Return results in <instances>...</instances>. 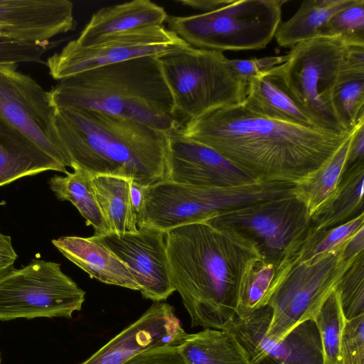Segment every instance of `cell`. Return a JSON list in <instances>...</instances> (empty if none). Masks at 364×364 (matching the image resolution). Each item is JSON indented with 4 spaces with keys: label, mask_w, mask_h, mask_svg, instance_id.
Returning <instances> with one entry per match:
<instances>
[{
    "label": "cell",
    "mask_w": 364,
    "mask_h": 364,
    "mask_svg": "<svg viewBox=\"0 0 364 364\" xmlns=\"http://www.w3.org/2000/svg\"><path fill=\"white\" fill-rule=\"evenodd\" d=\"M348 45L340 36L316 37L291 48L277 65L281 77L302 111L322 129L343 132L335 117L332 95Z\"/></svg>",
    "instance_id": "ba28073f"
},
{
    "label": "cell",
    "mask_w": 364,
    "mask_h": 364,
    "mask_svg": "<svg viewBox=\"0 0 364 364\" xmlns=\"http://www.w3.org/2000/svg\"><path fill=\"white\" fill-rule=\"evenodd\" d=\"M49 92L55 109L87 108L137 121L166 134L181 130L156 56H143L61 80Z\"/></svg>",
    "instance_id": "277c9868"
},
{
    "label": "cell",
    "mask_w": 364,
    "mask_h": 364,
    "mask_svg": "<svg viewBox=\"0 0 364 364\" xmlns=\"http://www.w3.org/2000/svg\"><path fill=\"white\" fill-rule=\"evenodd\" d=\"M232 0H178V4L183 6L201 11L202 13H207L223 7Z\"/></svg>",
    "instance_id": "b9f144b4"
},
{
    "label": "cell",
    "mask_w": 364,
    "mask_h": 364,
    "mask_svg": "<svg viewBox=\"0 0 364 364\" xmlns=\"http://www.w3.org/2000/svg\"><path fill=\"white\" fill-rule=\"evenodd\" d=\"M287 0H232L216 10L168 16V29L189 46L219 52L259 50L272 41Z\"/></svg>",
    "instance_id": "52a82bcc"
},
{
    "label": "cell",
    "mask_w": 364,
    "mask_h": 364,
    "mask_svg": "<svg viewBox=\"0 0 364 364\" xmlns=\"http://www.w3.org/2000/svg\"><path fill=\"white\" fill-rule=\"evenodd\" d=\"M336 289L346 320L364 314V252L346 270Z\"/></svg>",
    "instance_id": "836d02e7"
},
{
    "label": "cell",
    "mask_w": 364,
    "mask_h": 364,
    "mask_svg": "<svg viewBox=\"0 0 364 364\" xmlns=\"http://www.w3.org/2000/svg\"><path fill=\"white\" fill-rule=\"evenodd\" d=\"M72 168L73 171H68L65 176L55 175L50 178L51 191L58 200L70 201L75 206L87 225L93 228L95 235L110 232L95 198L92 176L77 166H73Z\"/></svg>",
    "instance_id": "484cf974"
},
{
    "label": "cell",
    "mask_w": 364,
    "mask_h": 364,
    "mask_svg": "<svg viewBox=\"0 0 364 364\" xmlns=\"http://www.w3.org/2000/svg\"><path fill=\"white\" fill-rule=\"evenodd\" d=\"M205 222L234 231L276 265L292 259L311 227L307 207L295 194L242 207Z\"/></svg>",
    "instance_id": "9c48e42d"
},
{
    "label": "cell",
    "mask_w": 364,
    "mask_h": 364,
    "mask_svg": "<svg viewBox=\"0 0 364 364\" xmlns=\"http://www.w3.org/2000/svg\"><path fill=\"white\" fill-rule=\"evenodd\" d=\"M336 120L343 131L350 132L364 119V73L340 71L332 95Z\"/></svg>",
    "instance_id": "f546056e"
},
{
    "label": "cell",
    "mask_w": 364,
    "mask_h": 364,
    "mask_svg": "<svg viewBox=\"0 0 364 364\" xmlns=\"http://www.w3.org/2000/svg\"><path fill=\"white\" fill-rule=\"evenodd\" d=\"M362 227H364V213L328 230H318L311 226L305 240L295 254L293 262L312 260L338 247Z\"/></svg>",
    "instance_id": "1f68e13d"
},
{
    "label": "cell",
    "mask_w": 364,
    "mask_h": 364,
    "mask_svg": "<svg viewBox=\"0 0 364 364\" xmlns=\"http://www.w3.org/2000/svg\"><path fill=\"white\" fill-rule=\"evenodd\" d=\"M294 191L295 184L277 181L203 187L166 180L145 188L143 213L137 227L166 232L249 205L293 195Z\"/></svg>",
    "instance_id": "5b68a950"
},
{
    "label": "cell",
    "mask_w": 364,
    "mask_h": 364,
    "mask_svg": "<svg viewBox=\"0 0 364 364\" xmlns=\"http://www.w3.org/2000/svg\"><path fill=\"white\" fill-rule=\"evenodd\" d=\"M0 364H1V358H0Z\"/></svg>",
    "instance_id": "f6af8a7d"
},
{
    "label": "cell",
    "mask_w": 364,
    "mask_h": 364,
    "mask_svg": "<svg viewBox=\"0 0 364 364\" xmlns=\"http://www.w3.org/2000/svg\"><path fill=\"white\" fill-rule=\"evenodd\" d=\"M123 364H188L177 346H164L144 350Z\"/></svg>",
    "instance_id": "74e56055"
},
{
    "label": "cell",
    "mask_w": 364,
    "mask_h": 364,
    "mask_svg": "<svg viewBox=\"0 0 364 364\" xmlns=\"http://www.w3.org/2000/svg\"><path fill=\"white\" fill-rule=\"evenodd\" d=\"M341 37L349 45L364 46V0L336 13L318 31L316 37Z\"/></svg>",
    "instance_id": "d6a6232c"
},
{
    "label": "cell",
    "mask_w": 364,
    "mask_h": 364,
    "mask_svg": "<svg viewBox=\"0 0 364 364\" xmlns=\"http://www.w3.org/2000/svg\"><path fill=\"white\" fill-rule=\"evenodd\" d=\"M272 309L266 305L247 315L235 316L223 328L232 333L251 364H323L322 346L314 319L294 327L284 338L267 336Z\"/></svg>",
    "instance_id": "5bb4252c"
},
{
    "label": "cell",
    "mask_w": 364,
    "mask_h": 364,
    "mask_svg": "<svg viewBox=\"0 0 364 364\" xmlns=\"http://www.w3.org/2000/svg\"><path fill=\"white\" fill-rule=\"evenodd\" d=\"M131 181L119 176H92L95 198L110 232L124 235L139 231L130 197Z\"/></svg>",
    "instance_id": "d4e9b609"
},
{
    "label": "cell",
    "mask_w": 364,
    "mask_h": 364,
    "mask_svg": "<svg viewBox=\"0 0 364 364\" xmlns=\"http://www.w3.org/2000/svg\"><path fill=\"white\" fill-rule=\"evenodd\" d=\"M187 335L174 308L156 301L136 321L79 364H123L149 349L178 346Z\"/></svg>",
    "instance_id": "e0dca14e"
},
{
    "label": "cell",
    "mask_w": 364,
    "mask_h": 364,
    "mask_svg": "<svg viewBox=\"0 0 364 364\" xmlns=\"http://www.w3.org/2000/svg\"><path fill=\"white\" fill-rule=\"evenodd\" d=\"M170 279L192 327L223 329L236 316L240 280L247 263L260 257L232 230L206 222L166 232Z\"/></svg>",
    "instance_id": "7a4b0ae2"
},
{
    "label": "cell",
    "mask_w": 364,
    "mask_h": 364,
    "mask_svg": "<svg viewBox=\"0 0 364 364\" xmlns=\"http://www.w3.org/2000/svg\"><path fill=\"white\" fill-rule=\"evenodd\" d=\"M364 162L346 169L334 193L311 215V226L328 230L363 214Z\"/></svg>",
    "instance_id": "603a6c76"
},
{
    "label": "cell",
    "mask_w": 364,
    "mask_h": 364,
    "mask_svg": "<svg viewBox=\"0 0 364 364\" xmlns=\"http://www.w3.org/2000/svg\"><path fill=\"white\" fill-rule=\"evenodd\" d=\"M319 333L323 364H341V343L346 318L335 289L313 318Z\"/></svg>",
    "instance_id": "4dcf8cb0"
},
{
    "label": "cell",
    "mask_w": 364,
    "mask_h": 364,
    "mask_svg": "<svg viewBox=\"0 0 364 364\" xmlns=\"http://www.w3.org/2000/svg\"><path fill=\"white\" fill-rule=\"evenodd\" d=\"M92 236L130 269L144 298L163 301L176 291L170 279L165 232L142 227L136 233Z\"/></svg>",
    "instance_id": "9a60e30c"
},
{
    "label": "cell",
    "mask_w": 364,
    "mask_h": 364,
    "mask_svg": "<svg viewBox=\"0 0 364 364\" xmlns=\"http://www.w3.org/2000/svg\"><path fill=\"white\" fill-rule=\"evenodd\" d=\"M363 162H364V119L359 122L353 134L343 171Z\"/></svg>",
    "instance_id": "f35d334b"
},
{
    "label": "cell",
    "mask_w": 364,
    "mask_h": 364,
    "mask_svg": "<svg viewBox=\"0 0 364 364\" xmlns=\"http://www.w3.org/2000/svg\"><path fill=\"white\" fill-rule=\"evenodd\" d=\"M344 243L312 260L291 263L267 304L272 309L269 337L281 340L299 323L314 318L353 263L343 259Z\"/></svg>",
    "instance_id": "8fae6325"
},
{
    "label": "cell",
    "mask_w": 364,
    "mask_h": 364,
    "mask_svg": "<svg viewBox=\"0 0 364 364\" xmlns=\"http://www.w3.org/2000/svg\"><path fill=\"white\" fill-rule=\"evenodd\" d=\"M157 60L182 127L245 98L247 82L232 70L222 52L188 46Z\"/></svg>",
    "instance_id": "8992f818"
},
{
    "label": "cell",
    "mask_w": 364,
    "mask_h": 364,
    "mask_svg": "<svg viewBox=\"0 0 364 364\" xmlns=\"http://www.w3.org/2000/svg\"><path fill=\"white\" fill-rule=\"evenodd\" d=\"M340 356L341 364H364V314L346 319Z\"/></svg>",
    "instance_id": "d590c367"
},
{
    "label": "cell",
    "mask_w": 364,
    "mask_h": 364,
    "mask_svg": "<svg viewBox=\"0 0 364 364\" xmlns=\"http://www.w3.org/2000/svg\"><path fill=\"white\" fill-rule=\"evenodd\" d=\"M46 171L68 172L0 115V187Z\"/></svg>",
    "instance_id": "7402d4cb"
},
{
    "label": "cell",
    "mask_w": 364,
    "mask_h": 364,
    "mask_svg": "<svg viewBox=\"0 0 364 364\" xmlns=\"http://www.w3.org/2000/svg\"><path fill=\"white\" fill-rule=\"evenodd\" d=\"M167 162L168 180L182 184L230 187L262 180L180 130L167 134Z\"/></svg>",
    "instance_id": "2e32d148"
},
{
    "label": "cell",
    "mask_w": 364,
    "mask_h": 364,
    "mask_svg": "<svg viewBox=\"0 0 364 364\" xmlns=\"http://www.w3.org/2000/svg\"><path fill=\"white\" fill-rule=\"evenodd\" d=\"M357 0H305L295 14L280 23L274 38L284 48L317 36L318 29L336 13L354 4Z\"/></svg>",
    "instance_id": "4316f807"
},
{
    "label": "cell",
    "mask_w": 364,
    "mask_h": 364,
    "mask_svg": "<svg viewBox=\"0 0 364 364\" xmlns=\"http://www.w3.org/2000/svg\"><path fill=\"white\" fill-rule=\"evenodd\" d=\"M353 133L323 165L304 181L296 184L295 195L305 203L310 217L336 191L344 170Z\"/></svg>",
    "instance_id": "f1b7e54d"
},
{
    "label": "cell",
    "mask_w": 364,
    "mask_h": 364,
    "mask_svg": "<svg viewBox=\"0 0 364 364\" xmlns=\"http://www.w3.org/2000/svg\"><path fill=\"white\" fill-rule=\"evenodd\" d=\"M60 43L58 41L22 42L2 39L0 41V65L22 63L46 64L43 56Z\"/></svg>",
    "instance_id": "e575fe53"
},
{
    "label": "cell",
    "mask_w": 364,
    "mask_h": 364,
    "mask_svg": "<svg viewBox=\"0 0 364 364\" xmlns=\"http://www.w3.org/2000/svg\"><path fill=\"white\" fill-rule=\"evenodd\" d=\"M242 104L266 117L320 129L294 100L281 77L277 65L247 80L245 98Z\"/></svg>",
    "instance_id": "44dd1931"
},
{
    "label": "cell",
    "mask_w": 364,
    "mask_h": 364,
    "mask_svg": "<svg viewBox=\"0 0 364 364\" xmlns=\"http://www.w3.org/2000/svg\"><path fill=\"white\" fill-rule=\"evenodd\" d=\"M2 39H3L2 34H1V33L0 31V41H1Z\"/></svg>",
    "instance_id": "ee69618b"
},
{
    "label": "cell",
    "mask_w": 364,
    "mask_h": 364,
    "mask_svg": "<svg viewBox=\"0 0 364 364\" xmlns=\"http://www.w3.org/2000/svg\"><path fill=\"white\" fill-rule=\"evenodd\" d=\"M189 46L163 26L106 36L87 44L70 41L46 61L51 77L61 80L99 67L143 56H159Z\"/></svg>",
    "instance_id": "7c38bea8"
},
{
    "label": "cell",
    "mask_w": 364,
    "mask_h": 364,
    "mask_svg": "<svg viewBox=\"0 0 364 364\" xmlns=\"http://www.w3.org/2000/svg\"><path fill=\"white\" fill-rule=\"evenodd\" d=\"M53 120L71 168L125 178L144 187L168 179L167 134L87 108L55 109Z\"/></svg>",
    "instance_id": "3957f363"
},
{
    "label": "cell",
    "mask_w": 364,
    "mask_h": 364,
    "mask_svg": "<svg viewBox=\"0 0 364 364\" xmlns=\"http://www.w3.org/2000/svg\"><path fill=\"white\" fill-rule=\"evenodd\" d=\"M356 127L341 133L306 127L266 117L241 103L188 122L180 132L259 179L297 184L323 165Z\"/></svg>",
    "instance_id": "6da1fadb"
},
{
    "label": "cell",
    "mask_w": 364,
    "mask_h": 364,
    "mask_svg": "<svg viewBox=\"0 0 364 364\" xmlns=\"http://www.w3.org/2000/svg\"><path fill=\"white\" fill-rule=\"evenodd\" d=\"M364 252V227H362L343 245L342 256L345 262L352 263Z\"/></svg>",
    "instance_id": "60d3db41"
},
{
    "label": "cell",
    "mask_w": 364,
    "mask_h": 364,
    "mask_svg": "<svg viewBox=\"0 0 364 364\" xmlns=\"http://www.w3.org/2000/svg\"><path fill=\"white\" fill-rule=\"evenodd\" d=\"M52 243L64 257L91 278L107 284L139 291L130 269L93 236H63L53 240Z\"/></svg>",
    "instance_id": "d6986e66"
},
{
    "label": "cell",
    "mask_w": 364,
    "mask_h": 364,
    "mask_svg": "<svg viewBox=\"0 0 364 364\" xmlns=\"http://www.w3.org/2000/svg\"><path fill=\"white\" fill-rule=\"evenodd\" d=\"M146 187L141 186L133 181L130 184V197L133 210L136 216L137 223L142 215L144 205V191Z\"/></svg>",
    "instance_id": "7bdbcfd3"
},
{
    "label": "cell",
    "mask_w": 364,
    "mask_h": 364,
    "mask_svg": "<svg viewBox=\"0 0 364 364\" xmlns=\"http://www.w3.org/2000/svg\"><path fill=\"white\" fill-rule=\"evenodd\" d=\"M261 257L250 260L241 274L237 316L247 315L266 305L287 271Z\"/></svg>",
    "instance_id": "83f0119b"
},
{
    "label": "cell",
    "mask_w": 364,
    "mask_h": 364,
    "mask_svg": "<svg viewBox=\"0 0 364 364\" xmlns=\"http://www.w3.org/2000/svg\"><path fill=\"white\" fill-rule=\"evenodd\" d=\"M74 5L68 0H0L3 39L41 42L75 30Z\"/></svg>",
    "instance_id": "ac0fdd59"
},
{
    "label": "cell",
    "mask_w": 364,
    "mask_h": 364,
    "mask_svg": "<svg viewBox=\"0 0 364 364\" xmlns=\"http://www.w3.org/2000/svg\"><path fill=\"white\" fill-rule=\"evenodd\" d=\"M287 54L281 56H270L245 60L228 59L232 70L242 80H247L259 73L267 72L287 61Z\"/></svg>",
    "instance_id": "8d00e7d4"
},
{
    "label": "cell",
    "mask_w": 364,
    "mask_h": 364,
    "mask_svg": "<svg viewBox=\"0 0 364 364\" xmlns=\"http://www.w3.org/2000/svg\"><path fill=\"white\" fill-rule=\"evenodd\" d=\"M54 112L48 91L18 71L17 64L0 65V115L61 166L71 168Z\"/></svg>",
    "instance_id": "4fadbf2b"
},
{
    "label": "cell",
    "mask_w": 364,
    "mask_h": 364,
    "mask_svg": "<svg viewBox=\"0 0 364 364\" xmlns=\"http://www.w3.org/2000/svg\"><path fill=\"white\" fill-rule=\"evenodd\" d=\"M167 16L162 6L149 0H134L103 7L92 14L74 41L87 45L106 36L163 26Z\"/></svg>",
    "instance_id": "ffe728a7"
},
{
    "label": "cell",
    "mask_w": 364,
    "mask_h": 364,
    "mask_svg": "<svg viewBox=\"0 0 364 364\" xmlns=\"http://www.w3.org/2000/svg\"><path fill=\"white\" fill-rule=\"evenodd\" d=\"M17 257L11 236L0 231V278L14 268V264Z\"/></svg>",
    "instance_id": "ab89813d"
},
{
    "label": "cell",
    "mask_w": 364,
    "mask_h": 364,
    "mask_svg": "<svg viewBox=\"0 0 364 364\" xmlns=\"http://www.w3.org/2000/svg\"><path fill=\"white\" fill-rule=\"evenodd\" d=\"M85 292L57 262L33 259L0 278V321L39 317L71 318Z\"/></svg>",
    "instance_id": "30bf717a"
},
{
    "label": "cell",
    "mask_w": 364,
    "mask_h": 364,
    "mask_svg": "<svg viewBox=\"0 0 364 364\" xmlns=\"http://www.w3.org/2000/svg\"><path fill=\"white\" fill-rule=\"evenodd\" d=\"M178 350L188 364H251L242 345L225 329L188 334Z\"/></svg>",
    "instance_id": "cb8c5ba5"
}]
</instances>
